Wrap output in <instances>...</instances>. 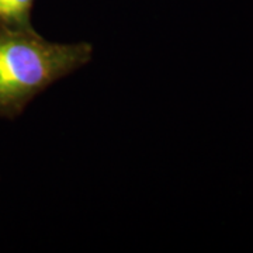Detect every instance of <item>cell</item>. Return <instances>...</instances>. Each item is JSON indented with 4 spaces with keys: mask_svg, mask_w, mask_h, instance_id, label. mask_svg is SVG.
<instances>
[{
    "mask_svg": "<svg viewBox=\"0 0 253 253\" xmlns=\"http://www.w3.org/2000/svg\"><path fill=\"white\" fill-rule=\"evenodd\" d=\"M91 58L90 42H52L34 27L0 26V118L18 117L38 94Z\"/></svg>",
    "mask_w": 253,
    "mask_h": 253,
    "instance_id": "1",
    "label": "cell"
},
{
    "mask_svg": "<svg viewBox=\"0 0 253 253\" xmlns=\"http://www.w3.org/2000/svg\"><path fill=\"white\" fill-rule=\"evenodd\" d=\"M36 0H0V26L33 28L31 13Z\"/></svg>",
    "mask_w": 253,
    "mask_h": 253,
    "instance_id": "2",
    "label": "cell"
}]
</instances>
